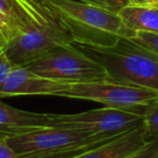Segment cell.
<instances>
[{"instance_id":"cell-1","label":"cell","mask_w":158,"mask_h":158,"mask_svg":"<svg viewBox=\"0 0 158 158\" xmlns=\"http://www.w3.org/2000/svg\"><path fill=\"white\" fill-rule=\"evenodd\" d=\"M61 24L67 29L73 42L92 48L113 47L134 31L126 26L118 13L78 0H44Z\"/></svg>"},{"instance_id":"cell-2","label":"cell","mask_w":158,"mask_h":158,"mask_svg":"<svg viewBox=\"0 0 158 158\" xmlns=\"http://www.w3.org/2000/svg\"><path fill=\"white\" fill-rule=\"evenodd\" d=\"M73 44L101 64L105 68L108 79L158 92V55L131 39L123 38L108 48Z\"/></svg>"},{"instance_id":"cell-3","label":"cell","mask_w":158,"mask_h":158,"mask_svg":"<svg viewBox=\"0 0 158 158\" xmlns=\"http://www.w3.org/2000/svg\"><path fill=\"white\" fill-rule=\"evenodd\" d=\"M112 139H102L80 130L48 127L8 139L16 153L27 158H74Z\"/></svg>"},{"instance_id":"cell-4","label":"cell","mask_w":158,"mask_h":158,"mask_svg":"<svg viewBox=\"0 0 158 158\" xmlns=\"http://www.w3.org/2000/svg\"><path fill=\"white\" fill-rule=\"evenodd\" d=\"M57 97L93 101L105 107L132 113L143 117L158 100L157 91L105 78L80 84H64Z\"/></svg>"},{"instance_id":"cell-5","label":"cell","mask_w":158,"mask_h":158,"mask_svg":"<svg viewBox=\"0 0 158 158\" xmlns=\"http://www.w3.org/2000/svg\"><path fill=\"white\" fill-rule=\"evenodd\" d=\"M25 67L44 78L66 84L92 82L107 78L105 68L73 42L56 47Z\"/></svg>"},{"instance_id":"cell-6","label":"cell","mask_w":158,"mask_h":158,"mask_svg":"<svg viewBox=\"0 0 158 158\" xmlns=\"http://www.w3.org/2000/svg\"><path fill=\"white\" fill-rule=\"evenodd\" d=\"M50 127L80 130L102 139H114L143 123L132 113L102 107L77 114H49Z\"/></svg>"},{"instance_id":"cell-7","label":"cell","mask_w":158,"mask_h":158,"mask_svg":"<svg viewBox=\"0 0 158 158\" xmlns=\"http://www.w3.org/2000/svg\"><path fill=\"white\" fill-rule=\"evenodd\" d=\"M70 42H73L70 34L60 24L29 29L12 39L3 50L14 65L25 66L56 47Z\"/></svg>"},{"instance_id":"cell-8","label":"cell","mask_w":158,"mask_h":158,"mask_svg":"<svg viewBox=\"0 0 158 158\" xmlns=\"http://www.w3.org/2000/svg\"><path fill=\"white\" fill-rule=\"evenodd\" d=\"M64 84L39 76L25 66L15 65L8 78L0 85V99L21 95L57 97Z\"/></svg>"},{"instance_id":"cell-9","label":"cell","mask_w":158,"mask_h":158,"mask_svg":"<svg viewBox=\"0 0 158 158\" xmlns=\"http://www.w3.org/2000/svg\"><path fill=\"white\" fill-rule=\"evenodd\" d=\"M50 127L49 114L10 106L0 99V138H13Z\"/></svg>"},{"instance_id":"cell-10","label":"cell","mask_w":158,"mask_h":158,"mask_svg":"<svg viewBox=\"0 0 158 158\" xmlns=\"http://www.w3.org/2000/svg\"><path fill=\"white\" fill-rule=\"evenodd\" d=\"M148 141L144 125L120 134L74 158H125Z\"/></svg>"},{"instance_id":"cell-11","label":"cell","mask_w":158,"mask_h":158,"mask_svg":"<svg viewBox=\"0 0 158 158\" xmlns=\"http://www.w3.org/2000/svg\"><path fill=\"white\" fill-rule=\"evenodd\" d=\"M119 16L132 31L158 34V6L131 5L119 11Z\"/></svg>"},{"instance_id":"cell-12","label":"cell","mask_w":158,"mask_h":158,"mask_svg":"<svg viewBox=\"0 0 158 158\" xmlns=\"http://www.w3.org/2000/svg\"><path fill=\"white\" fill-rule=\"evenodd\" d=\"M143 125L148 140L158 136V100L143 116Z\"/></svg>"},{"instance_id":"cell-13","label":"cell","mask_w":158,"mask_h":158,"mask_svg":"<svg viewBox=\"0 0 158 158\" xmlns=\"http://www.w3.org/2000/svg\"><path fill=\"white\" fill-rule=\"evenodd\" d=\"M129 39L158 55V34L148 31H135Z\"/></svg>"},{"instance_id":"cell-14","label":"cell","mask_w":158,"mask_h":158,"mask_svg":"<svg viewBox=\"0 0 158 158\" xmlns=\"http://www.w3.org/2000/svg\"><path fill=\"white\" fill-rule=\"evenodd\" d=\"M78 1L102 8V9L108 10L115 13H119L121 9L130 5L129 0H78Z\"/></svg>"},{"instance_id":"cell-15","label":"cell","mask_w":158,"mask_h":158,"mask_svg":"<svg viewBox=\"0 0 158 158\" xmlns=\"http://www.w3.org/2000/svg\"><path fill=\"white\" fill-rule=\"evenodd\" d=\"M158 155V136L146 142L141 148L129 154L125 158H155Z\"/></svg>"},{"instance_id":"cell-16","label":"cell","mask_w":158,"mask_h":158,"mask_svg":"<svg viewBox=\"0 0 158 158\" xmlns=\"http://www.w3.org/2000/svg\"><path fill=\"white\" fill-rule=\"evenodd\" d=\"M14 66L15 65L8 57L6 51L2 48H0V85L8 78Z\"/></svg>"},{"instance_id":"cell-17","label":"cell","mask_w":158,"mask_h":158,"mask_svg":"<svg viewBox=\"0 0 158 158\" xmlns=\"http://www.w3.org/2000/svg\"><path fill=\"white\" fill-rule=\"evenodd\" d=\"M0 158H27L20 155L9 144L7 138H0Z\"/></svg>"},{"instance_id":"cell-18","label":"cell","mask_w":158,"mask_h":158,"mask_svg":"<svg viewBox=\"0 0 158 158\" xmlns=\"http://www.w3.org/2000/svg\"><path fill=\"white\" fill-rule=\"evenodd\" d=\"M131 5H157L158 0H129Z\"/></svg>"},{"instance_id":"cell-19","label":"cell","mask_w":158,"mask_h":158,"mask_svg":"<svg viewBox=\"0 0 158 158\" xmlns=\"http://www.w3.org/2000/svg\"><path fill=\"white\" fill-rule=\"evenodd\" d=\"M0 48H2V40H1V35H0Z\"/></svg>"},{"instance_id":"cell-20","label":"cell","mask_w":158,"mask_h":158,"mask_svg":"<svg viewBox=\"0 0 158 158\" xmlns=\"http://www.w3.org/2000/svg\"><path fill=\"white\" fill-rule=\"evenodd\" d=\"M155 158H158V155H157V156H156V157H155Z\"/></svg>"}]
</instances>
